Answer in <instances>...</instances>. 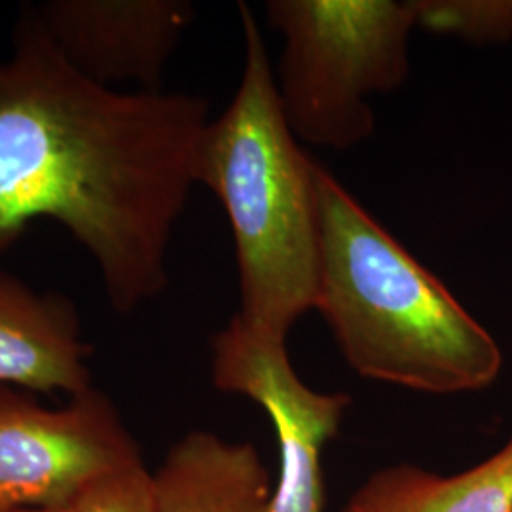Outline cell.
Masks as SVG:
<instances>
[{
  "mask_svg": "<svg viewBox=\"0 0 512 512\" xmlns=\"http://www.w3.org/2000/svg\"><path fill=\"white\" fill-rule=\"evenodd\" d=\"M209 120L200 95L120 92L76 73L21 8L0 57V256L54 220L92 256L118 313L160 296Z\"/></svg>",
  "mask_w": 512,
  "mask_h": 512,
  "instance_id": "1",
  "label": "cell"
},
{
  "mask_svg": "<svg viewBox=\"0 0 512 512\" xmlns=\"http://www.w3.org/2000/svg\"><path fill=\"white\" fill-rule=\"evenodd\" d=\"M321 277L315 310L359 376L429 395L486 389L501 351L454 294L317 165Z\"/></svg>",
  "mask_w": 512,
  "mask_h": 512,
  "instance_id": "2",
  "label": "cell"
},
{
  "mask_svg": "<svg viewBox=\"0 0 512 512\" xmlns=\"http://www.w3.org/2000/svg\"><path fill=\"white\" fill-rule=\"evenodd\" d=\"M245 61L230 105L203 129L196 184L222 203L239 275L238 315L289 336L315 310L321 277L317 165L287 124L258 21L239 4Z\"/></svg>",
  "mask_w": 512,
  "mask_h": 512,
  "instance_id": "3",
  "label": "cell"
},
{
  "mask_svg": "<svg viewBox=\"0 0 512 512\" xmlns=\"http://www.w3.org/2000/svg\"><path fill=\"white\" fill-rule=\"evenodd\" d=\"M266 16L285 42L275 82L294 137L329 150L370 139L368 99L410 74V0H270Z\"/></svg>",
  "mask_w": 512,
  "mask_h": 512,
  "instance_id": "4",
  "label": "cell"
},
{
  "mask_svg": "<svg viewBox=\"0 0 512 512\" xmlns=\"http://www.w3.org/2000/svg\"><path fill=\"white\" fill-rule=\"evenodd\" d=\"M137 459V440L95 387L48 408L0 385V512L67 507L97 476Z\"/></svg>",
  "mask_w": 512,
  "mask_h": 512,
  "instance_id": "5",
  "label": "cell"
},
{
  "mask_svg": "<svg viewBox=\"0 0 512 512\" xmlns=\"http://www.w3.org/2000/svg\"><path fill=\"white\" fill-rule=\"evenodd\" d=\"M211 378L222 393L258 404L274 425L279 475L268 512H325L323 450L338 435L348 395L308 387L291 365L287 336L238 313L211 340Z\"/></svg>",
  "mask_w": 512,
  "mask_h": 512,
  "instance_id": "6",
  "label": "cell"
},
{
  "mask_svg": "<svg viewBox=\"0 0 512 512\" xmlns=\"http://www.w3.org/2000/svg\"><path fill=\"white\" fill-rule=\"evenodd\" d=\"M38 23L76 73L114 88L135 82L160 92L162 74L194 19L183 0H48Z\"/></svg>",
  "mask_w": 512,
  "mask_h": 512,
  "instance_id": "7",
  "label": "cell"
},
{
  "mask_svg": "<svg viewBox=\"0 0 512 512\" xmlns=\"http://www.w3.org/2000/svg\"><path fill=\"white\" fill-rule=\"evenodd\" d=\"M73 302L0 272V385L74 397L92 389Z\"/></svg>",
  "mask_w": 512,
  "mask_h": 512,
  "instance_id": "8",
  "label": "cell"
},
{
  "mask_svg": "<svg viewBox=\"0 0 512 512\" xmlns=\"http://www.w3.org/2000/svg\"><path fill=\"white\" fill-rule=\"evenodd\" d=\"M272 492L253 444L192 431L154 471L152 512H268Z\"/></svg>",
  "mask_w": 512,
  "mask_h": 512,
  "instance_id": "9",
  "label": "cell"
},
{
  "mask_svg": "<svg viewBox=\"0 0 512 512\" xmlns=\"http://www.w3.org/2000/svg\"><path fill=\"white\" fill-rule=\"evenodd\" d=\"M342 512H512V435L494 456L458 475L385 467L353 492Z\"/></svg>",
  "mask_w": 512,
  "mask_h": 512,
  "instance_id": "10",
  "label": "cell"
},
{
  "mask_svg": "<svg viewBox=\"0 0 512 512\" xmlns=\"http://www.w3.org/2000/svg\"><path fill=\"white\" fill-rule=\"evenodd\" d=\"M416 25L473 44H505L512 38V0H410Z\"/></svg>",
  "mask_w": 512,
  "mask_h": 512,
  "instance_id": "11",
  "label": "cell"
},
{
  "mask_svg": "<svg viewBox=\"0 0 512 512\" xmlns=\"http://www.w3.org/2000/svg\"><path fill=\"white\" fill-rule=\"evenodd\" d=\"M154 473L143 459L97 476L65 512H152Z\"/></svg>",
  "mask_w": 512,
  "mask_h": 512,
  "instance_id": "12",
  "label": "cell"
},
{
  "mask_svg": "<svg viewBox=\"0 0 512 512\" xmlns=\"http://www.w3.org/2000/svg\"><path fill=\"white\" fill-rule=\"evenodd\" d=\"M67 507H59V509H44V507H29V509H16L10 512H65Z\"/></svg>",
  "mask_w": 512,
  "mask_h": 512,
  "instance_id": "13",
  "label": "cell"
}]
</instances>
